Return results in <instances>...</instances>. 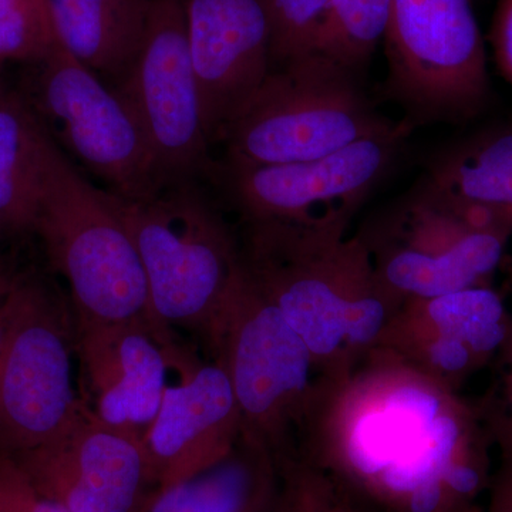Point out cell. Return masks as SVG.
I'll list each match as a JSON object with an SVG mask.
<instances>
[{
    "label": "cell",
    "mask_w": 512,
    "mask_h": 512,
    "mask_svg": "<svg viewBox=\"0 0 512 512\" xmlns=\"http://www.w3.org/2000/svg\"><path fill=\"white\" fill-rule=\"evenodd\" d=\"M493 433L476 404L387 350L323 380L299 456L386 512H461L490 484Z\"/></svg>",
    "instance_id": "1"
},
{
    "label": "cell",
    "mask_w": 512,
    "mask_h": 512,
    "mask_svg": "<svg viewBox=\"0 0 512 512\" xmlns=\"http://www.w3.org/2000/svg\"><path fill=\"white\" fill-rule=\"evenodd\" d=\"M348 228L245 222L239 245L245 274L305 342L325 379L355 369L402 308Z\"/></svg>",
    "instance_id": "2"
},
{
    "label": "cell",
    "mask_w": 512,
    "mask_h": 512,
    "mask_svg": "<svg viewBox=\"0 0 512 512\" xmlns=\"http://www.w3.org/2000/svg\"><path fill=\"white\" fill-rule=\"evenodd\" d=\"M207 185L173 181L144 198L107 192L143 262L151 325L165 340L171 329L190 330L212 350L241 248Z\"/></svg>",
    "instance_id": "3"
},
{
    "label": "cell",
    "mask_w": 512,
    "mask_h": 512,
    "mask_svg": "<svg viewBox=\"0 0 512 512\" xmlns=\"http://www.w3.org/2000/svg\"><path fill=\"white\" fill-rule=\"evenodd\" d=\"M32 232L69 284L77 323H151L143 262L109 192L90 183L49 134Z\"/></svg>",
    "instance_id": "4"
},
{
    "label": "cell",
    "mask_w": 512,
    "mask_h": 512,
    "mask_svg": "<svg viewBox=\"0 0 512 512\" xmlns=\"http://www.w3.org/2000/svg\"><path fill=\"white\" fill-rule=\"evenodd\" d=\"M211 352L234 390L242 439L268 451L276 463L299 456L325 377L242 264Z\"/></svg>",
    "instance_id": "5"
},
{
    "label": "cell",
    "mask_w": 512,
    "mask_h": 512,
    "mask_svg": "<svg viewBox=\"0 0 512 512\" xmlns=\"http://www.w3.org/2000/svg\"><path fill=\"white\" fill-rule=\"evenodd\" d=\"M393 123L377 113L356 72L309 52L266 76L229 127L221 161L271 165L315 160Z\"/></svg>",
    "instance_id": "6"
},
{
    "label": "cell",
    "mask_w": 512,
    "mask_h": 512,
    "mask_svg": "<svg viewBox=\"0 0 512 512\" xmlns=\"http://www.w3.org/2000/svg\"><path fill=\"white\" fill-rule=\"evenodd\" d=\"M72 318L46 279L13 274L2 306L0 456L45 446L83 409L74 389Z\"/></svg>",
    "instance_id": "7"
},
{
    "label": "cell",
    "mask_w": 512,
    "mask_h": 512,
    "mask_svg": "<svg viewBox=\"0 0 512 512\" xmlns=\"http://www.w3.org/2000/svg\"><path fill=\"white\" fill-rule=\"evenodd\" d=\"M19 94L70 163L124 198L164 183L136 117L96 73L57 45L35 64Z\"/></svg>",
    "instance_id": "8"
},
{
    "label": "cell",
    "mask_w": 512,
    "mask_h": 512,
    "mask_svg": "<svg viewBox=\"0 0 512 512\" xmlns=\"http://www.w3.org/2000/svg\"><path fill=\"white\" fill-rule=\"evenodd\" d=\"M511 234L477 220L423 183L357 232L377 275L402 305L491 286Z\"/></svg>",
    "instance_id": "9"
},
{
    "label": "cell",
    "mask_w": 512,
    "mask_h": 512,
    "mask_svg": "<svg viewBox=\"0 0 512 512\" xmlns=\"http://www.w3.org/2000/svg\"><path fill=\"white\" fill-rule=\"evenodd\" d=\"M387 96L417 123L473 119L490 99L473 0H393L384 33Z\"/></svg>",
    "instance_id": "10"
},
{
    "label": "cell",
    "mask_w": 512,
    "mask_h": 512,
    "mask_svg": "<svg viewBox=\"0 0 512 512\" xmlns=\"http://www.w3.org/2000/svg\"><path fill=\"white\" fill-rule=\"evenodd\" d=\"M413 127L406 119L394 121L386 130L343 150L298 163L218 161L210 185L245 222L350 224L370 192L392 170Z\"/></svg>",
    "instance_id": "11"
},
{
    "label": "cell",
    "mask_w": 512,
    "mask_h": 512,
    "mask_svg": "<svg viewBox=\"0 0 512 512\" xmlns=\"http://www.w3.org/2000/svg\"><path fill=\"white\" fill-rule=\"evenodd\" d=\"M111 89L136 117L164 185L211 184L218 161L205 137L181 0H151L140 52Z\"/></svg>",
    "instance_id": "12"
},
{
    "label": "cell",
    "mask_w": 512,
    "mask_h": 512,
    "mask_svg": "<svg viewBox=\"0 0 512 512\" xmlns=\"http://www.w3.org/2000/svg\"><path fill=\"white\" fill-rule=\"evenodd\" d=\"M12 458L70 512H137L151 484L143 436L103 423L86 402L59 437Z\"/></svg>",
    "instance_id": "13"
},
{
    "label": "cell",
    "mask_w": 512,
    "mask_h": 512,
    "mask_svg": "<svg viewBox=\"0 0 512 512\" xmlns=\"http://www.w3.org/2000/svg\"><path fill=\"white\" fill-rule=\"evenodd\" d=\"M208 144L229 127L272 70L266 0H181Z\"/></svg>",
    "instance_id": "14"
},
{
    "label": "cell",
    "mask_w": 512,
    "mask_h": 512,
    "mask_svg": "<svg viewBox=\"0 0 512 512\" xmlns=\"http://www.w3.org/2000/svg\"><path fill=\"white\" fill-rule=\"evenodd\" d=\"M511 320L493 286L412 299L390 320L376 349L458 390L498 356Z\"/></svg>",
    "instance_id": "15"
},
{
    "label": "cell",
    "mask_w": 512,
    "mask_h": 512,
    "mask_svg": "<svg viewBox=\"0 0 512 512\" xmlns=\"http://www.w3.org/2000/svg\"><path fill=\"white\" fill-rule=\"evenodd\" d=\"M181 379L168 384L143 436L150 483L168 487L214 467L241 440V413L220 362L195 363L175 350Z\"/></svg>",
    "instance_id": "16"
},
{
    "label": "cell",
    "mask_w": 512,
    "mask_h": 512,
    "mask_svg": "<svg viewBox=\"0 0 512 512\" xmlns=\"http://www.w3.org/2000/svg\"><path fill=\"white\" fill-rule=\"evenodd\" d=\"M84 402L116 429L144 436L156 419L177 346L146 320L77 323Z\"/></svg>",
    "instance_id": "17"
},
{
    "label": "cell",
    "mask_w": 512,
    "mask_h": 512,
    "mask_svg": "<svg viewBox=\"0 0 512 512\" xmlns=\"http://www.w3.org/2000/svg\"><path fill=\"white\" fill-rule=\"evenodd\" d=\"M421 183L474 217L512 231V127L483 131L441 151Z\"/></svg>",
    "instance_id": "18"
},
{
    "label": "cell",
    "mask_w": 512,
    "mask_h": 512,
    "mask_svg": "<svg viewBox=\"0 0 512 512\" xmlns=\"http://www.w3.org/2000/svg\"><path fill=\"white\" fill-rule=\"evenodd\" d=\"M60 46L110 87L126 76L146 35L151 0H49Z\"/></svg>",
    "instance_id": "19"
},
{
    "label": "cell",
    "mask_w": 512,
    "mask_h": 512,
    "mask_svg": "<svg viewBox=\"0 0 512 512\" xmlns=\"http://www.w3.org/2000/svg\"><path fill=\"white\" fill-rule=\"evenodd\" d=\"M276 484L275 458L241 437L221 463L180 483L156 488L137 512H271Z\"/></svg>",
    "instance_id": "20"
},
{
    "label": "cell",
    "mask_w": 512,
    "mask_h": 512,
    "mask_svg": "<svg viewBox=\"0 0 512 512\" xmlns=\"http://www.w3.org/2000/svg\"><path fill=\"white\" fill-rule=\"evenodd\" d=\"M46 130L19 92L0 87V231H33Z\"/></svg>",
    "instance_id": "21"
},
{
    "label": "cell",
    "mask_w": 512,
    "mask_h": 512,
    "mask_svg": "<svg viewBox=\"0 0 512 512\" xmlns=\"http://www.w3.org/2000/svg\"><path fill=\"white\" fill-rule=\"evenodd\" d=\"M392 5L393 0H330L309 52L359 73L383 42Z\"/></svg>",
    "instance_id": "22"
},
{
    "label": "cell",
    "mask_w": 512,
    "mask_h": 512,
    "mask_svg": "<svg viewBox=\"0 0 512 512\" xmlns=\"http://www.w3.org/2000/svg\"><path fill=\"white\" fill-rule=\"evenodd\" d=\"M57 45L49 0H0V60L35 64Z\"/></svg>",
    "instance_id": "23"
},
{
    "label": "cell",
    "mask_w": 512,
    "mask_h": 512,
    "mask_svg": "<svg viewBox=\"0 0 512 512\" xmlns=\"http://www.w3.org/2000/svg\"><path fill=\"white\" fill-rule=\"evenodd\" d=\"M271 512H348L349 495L303 456L282 458Z\"/></svg>",
    "instance_id": "24"
},
{
    "label": "cell",
    "mask_w": 512,
    "mask_h": 512,
    "mask_svg": "<svg viewBox=\"0 0 512 512\" xmlns=\"http://www.w3.org/2000/svg\"><path fill=\"white\" fill-rule=\"evenodd\" d=\"M330 0H266L272 29V69L305 55Z\"/></svg>",
    "instance_id": "25"
},
{
    "label": "cell",
    "mask_w": 512,
    "mask_h": 512,
    "mask_svg": "<svg viewBox=\"0 0 512 512\" xmlns=\"http://www.w3.org/2000/svg\"><path fill=\"white\" fill-rule=\"evenodd\" d=\"M0 512H70L37 491L12 457L0 456Z\"/></svg>",
    "instance_id": "26"
},
{
    "label": "cell",
    "mask_w": 512,
    "mask_h": 512,
    "mask_svg": "<svg viewBox=\"0 0 512 512\" xmlns=\"http://www.w3.org/2000/svg\"><path fill=\"white\" fill-rule=\"evenodd\" d=\"M498 357L503 365L501 396L487 397L483 403L494 443L512 451V320Z\"/></svg>",
    "instance_id": "27"
},
{
    "label": "cell",
    "mask_w": 512,
    "mask_h": 512,
    "mask_svg": "<svg viewBox=\"0 0 512 512\" xmlns=\"http://www.w3.org/2000/svg\"><path fill=\"white\" fill-rule=\"evenodd\" d=\"M495 62L512 86V0H500L491 28Z\"/></svg>",
    "instance_id": "28"
},
{
    "label": "cell",
    "mask_w": 512,
    "mask_h": 512,
    "mask_svg": "<svg viewBox=\"0 0 512 512\" xmlns=\"http://www.w3.org/2000/svg\"><path fill=\"white\" fill-rule=\"evenodd\" d=\"M500 450L501 466L490 481V512H512V451Z\"/></svg>",
    "instance_id": "29"
},
{
    "label": "cell",
    "mask_w": 512,
    "mask_h": 512,
    "mask_svg": "<svg viewBox=\"0 0 512 512\" xmlns=\"http://www.w3.org/2000/svg\"><path fill=\"white\" fill-rule=\"evenodd\" d=\"M13 274L6 271L0 275V335H2V306L3 301H5L6 293H8V289L10 286V282H12Z\"/></svg>",
    "instance_id": "30"
},
{
    "label": "cell",
    "mask_w": 512,
    "mask_h": 512,
    "mask_svg": "<svg viewBox=\"0 0 512 512\" xmlns=\"http://www.w3.org/2000/svg\"><path fill=\"white\" fill-rule=\"evenodd\" d=\"M348 512H372V510L349 497Z\"/></svg>",
    "instance_id": "31"
},
{
    "label": "cell",
    "mask_w": 512,
    "mask_h": 512,
    "mask_svg": "<svg viewBox=\"0 0 512 512\" xmlns=\"http://www.w3.org/2000/svg\"><path fill=\"white\" fill-rule=\"evenodd\" d=\"M3 237V232L0 231V238ZM3 272H6V269H5V265H3V262H2V254H0V275L3 274Z\"/></svg>",
    "instance_id": "32"
},
{
    "label": "cell",
    "mask_w": 512,
    "mask_h": 512,
    "mask_svg": "<svg viewBox=\"0 0 512 512\" xmlns=\"http://www.w3.org/2000/svg\"><path fill=\"white\" fill-rule=\"evenodd\" d=\"M461 512H480V511L476 510V508L471 507V508H468V510L461 511Z\"/></svg>",
    "instance_id": "33"
},
{
    "label": "cell",
    "mask_w": 512,
    "mask_h": 512,
    "mask_svg": "<svg viewBox=\"0 0 512 512\" xmlns=\"http://www.w3.org/2000/svg\"><path fill=\"white\" fill-rule=\"evenodd\" d=\"M511 282H512V275H511Z\"/></svg>",
    "instance_id": "34"
},
{
    "label": "cell",
    "mask_w": 512,
    "mask_h": 512,
    "mask_svg": "<svg viewBox=\"0 0 512 512\" xmlns=\"http://www.w3.org/2000/svg\"><path fill=\"white\" fill-rule=\"evenodd\" d=\"M0 87H2V84H0Z\"/></svg>",
    "instance_id": "35"
}]
</instances>
